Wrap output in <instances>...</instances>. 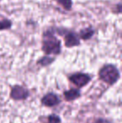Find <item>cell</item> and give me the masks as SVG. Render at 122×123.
Returning <instances> with one entry per match:
<instances>
[{
	"instance_id": "1",
	"label": "cell",
	"mask_w": 122,
	"mask_h": 123,
	"mask_svg": "<svg viewBox=\"0 0 122 123\" xmlns=\"http://www.w3.org/2000/svg\"><path fill=\"white\" fill-rule=\"evenodd\" d=\"M41 50L49 56L56 57L62 53V41L54 33V26L48 27L43 32Z\"/></svg>"
},
{
	"instance_id": "2",
	"label": "cell",
	"mask_w": 122,
	"mask_h": 123,
	"mask_svg": "<svg viewBox=\"0 0 122 123\" xmlns=\"http://www.w3.org/2000/svg\"><path fill=\"white\" fill-rule=\"evenodd\" d=\"M121 70L116 64L105 63L98 70V79L108 86H113L121 80Z\"/></svg>"
},
{
	"instance_id": "3",
	"label": "cell",
	"mask_w": 122,
	"mask_h": 123,
	"mask_svg": "<svg viewBox=\"0 0 122 123\" xmlns=\"http://www.w3.org/2000/svg\"><path fill=\"white\" fill-rule=\"evenodd\" d=\"M54 33L57 36L63 37L64 45L67 49H72L75 47H79L81 44V40L78 35V33L73 29L65 27H58L54 26Z\"/></svg>"
},
{
	"instance_id": "4",
	"label": "cell",
	"mask_w": 122,
	"mask_h": 123,
	"mask_svg": "<svg viewBox=\"0 0 122 123\" xmlns=\"http://www.w3.org/2000/svg\"><path fill=\"white\" fill-rule=\"evenodd\" d=\"M67 79L74 87L81 90L90 84L93 80V75L86 72L75 71L67 74Z\"/></svg>"
},
{
	"instance_id": "5",
	"label": "cell",
	"mask_w": 122,
	"mask_h": 123,
	"mask_svg": "<svg viewBox=\"0 0 122 123\" xmlns=\"http://www.w3.org/2000/svg\"><path fill=\"white\" fill-rule=\"evenodd\" d=\"M31 96L29 88L21 84H14L10 87L9 98L13 101H25Z\"/></svg>"
},
{
	"instance_id": "6",
	"label": "cell",
	"mask_w": 122,
	"mask_h": 123,
	"mask_svg": "<svg viewBox=\"0 0 122 123\" xmlns=\"http://www.w3.org/2000/svg\"><path fill=\"white\" fill-rule=\"evenodd\" d=\"M40 105L46 108H54L59 105L62 102V100L59 95L54 91H48L44 93L40 98Z\"/></svg>"
},
{
	"instance_id": "7",
	"label": "cell",
	"mask_w": 122,
	"mask_h": 123,
	"mask_svg": "<svg viewBox=\"0 0 122 123\" xmlns=\"http://www.w3.org/2000/svg\"><path fill=\"white\" fill-rule=\"evenodd\" d=\"M82 97L81 90H79L75 87H70V89L63 91V98L66 102L72 103L75 100Z\"/></svg>"
},
{
	"instance_id": "8",
	"label": "cell",
	"mask_w": 122,
	"mask_h": 123,
	"mask_svg": "<svg viewBox=\"0 0 122 123\" xmlns=\"http://www.w3.org/2000/svg\"><path fill=\"white\" fill-rule=\"evenodd\" d=\"M95 29H94L93 26L90 25V26H87V27H85L83 29H80V31L78 33V35L80 37V40H83V41H87V40H90L94 36L95 34Z\"/></svg>"
},
{
	"instance_id": "9",
	"label": "cell",
	"mask_w": 122,
	"mask_h": 123,
	"mask_svg": "<svg viewBox=\"0 0 122 123\" xmlns=\"http://www.w3.org/2000/svg\"><path fill=\"white\" fill-rule=\"evenodd\" d=\"M56 57L54 56H49V55H43V56L39 57L36 61V65L38 66L41 67V68H46L55 62Z\"/></svg>"
},
{
	"instance_id": "10",
	"label": "cell",
	"mask_w": 122,
	"mask_h": 123,
	"mask_svg": "<svg viewBox=\"0 0 122 123\" xmlns=\"http://www.w3.org/2000/svg\"><path fill=\"white\" fill-rule=\"evenodd\" d=\"M13 27V21L8 17L0 14V31L9 30Z\"/></svg>"
},
{
	"instance_id": "11",
	"label": "cell",
	"mask_w": 122,
	"mask_h": 123,
	"mask_svg": "<svg viewBox=\"0 0 122 123\" xmlns=\"http://www.w3.org/2000/svg\"><path fill=\"white\" fill-rule=\"evenodd\" d=\"M44 123H63V120L57 113H50L46 116Z\"/></svg>"
},
{
	"instance_id": "12",
	"label": "cell",
	"mask_w": 122,
	"mask_h": 123,
	"mask_svg": "<svg viewBox=\"0 0 122 123\" xmlns=\"http://www.w3.org/2000/svg\"><path fill=\"white\" fill-rule=\"evenodd\" d=\"M54 1L65 11L70 12L72 10V8H73V0H54Z\"/></svg>"
},
{
	"instance_id": "13",
	"label": "cell",
	"mask_w": 122,
	"mask_h": 123,
	"mask_svg": "<svg viewBox=\"0 0 122 123\" xmlns=\"http://www.w3.org/2000/svg\"><path fill=\"white\" fill-rule=\"evenodd\" d=\"M91 123H115V122L112 119L109 118V117H95V118L92 121Z\"/></svg>"
},
{
	"instance_id": "14",
	"label": "cell",
	"mask_w": 122,
	"mask_h": 123,
	"mask_svg": "<svg viewBox=\"0 0 122 123\" xmlns=\"http://www.w3.org/2000/svg\"><path fill=\"white\" fill-rule=\"evenodd\" d=\"M112 12L114 13H116V14H121V2H119L117 4H116L115 8L112 9Z\"/></svg>"
},
{
	"instance_id": "15",
	"label": "cell",
	"mask_w": 122,
	"mask_h": 123,
	"mask_svg": "<svg viewBox=\"0 0 122 123\" xmlns=\"http://www.w3.org/2000/svg\"><path fill=\"white\" fill-rule=\"evenodd\" d=\"M0 1H1V0H0Z\"/></svg>"
}]
</instances>
